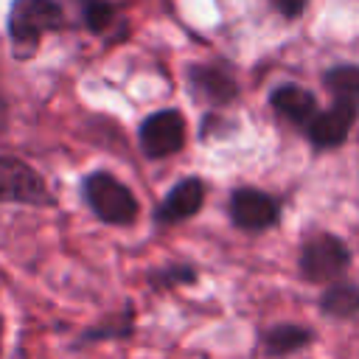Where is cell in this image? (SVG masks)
<instances>
[{
  "mask_svg": "<svg viewBox=\"0 0 359 359\" xmlns=\"http://www.w3.org/2000/svg\"><path fill=\"white\" fill-rule=\"evenodd\" d=\"M65 25L62 6L56 0H14L8 11V42L17 59H31L42 34Z\"/></svg>",
  "mask_w": 359,
  "mask_h": 359,
  "instance_id": "6da1fadb",
  "label": "cell"
},
{
  "mask_svg": "<svg viewBox=\"0 0 359 359\" xmlns=\"http://www.w3.org/2000/svg\"><path fill=\"white\" fill-rule=\"evenodd\" d=\"M81 196L90 205V210L107 224H132L137 216L135 194L107 171L87 174L81 182Z\"/></svg>",
  "mask_w": 359,
  "mask_h": 359,
  "instance_id": "7a4b0ae2",
  "label": "cell"
},
{
  "mask_svg": "<svg viewBox=\"0 0 359 359\" xmlns=\"http://www.w3.org/2000/svg\"><path fill=\"white\" fill-rule=\"evenodd\" d=\"M0 202L48 208L53 205V194L42 180V174L31 168L25 160L0 154Z\"/></svg>",
  "mask_w": 359,
  "mask_h": 359,
  "instance_id": "3957f363",
  "label": "cell"
},
{
  "mask_svg": "<svg viewBox=\"0 0 359 359\" xmlns=\"http://www.w3.org/2000/svg\"><path fill=\"white\" fill-rule=\"evenodd\" d=\"M351 255L342 238L331 236V233H320L314 238H309L303 244L300 252V269L309 280H334L342 275V269L348 266Z\"/></svg>",
  "mask_w": 359,
  "mask_h": 359,
  "instance_id": "277c9868",
  "label": "cell"
},
{
  "mask_svg": "<svg viewBox=\"0 0 359 359\" xmlns=\"http://www.w3.org/2000/svg\"><path fill=\"white\" fill-rule=\"evenodd\" d=\"M182 143H185V121L177 109H160L140 123V146L154 160L180 151Z\"/></svg>",
  "mask_w": 359,
  "mask_h": 359,
  "instance_id": "5b68a950",
  "label": "cell"
},
{
  "mask_svg": "<svg viewBox=\"0 0 359 359\" xmlns=\"http://www.w3.org/2000/svg\"><path fill=\"white\" fill-rule=\"evenodd\" d=\"M230 216L241 230H266L278 222V199L258 188H238L230 196Z\"/></svg>",
  "mask_w": 359,
  "mask_h": 359,
  "instance_id": "8992f818",
  "label": "cell"
},
{
  "mask_svg": "<svg viewBox=\"0 0 359 359\" xmlns=\"http://www.w3.org/2000/svg\"><path fill=\"white\" fill-rule=\"evenodd\" d=\"M356 112H359V104H351V101H334L328 109L317 112L306 126L311 143L320 149L339 146L348 137V132L356 121Z\"/></svg>",
  "mask_w": 359,
  "mask_h": 359,
  "instance_id": "52a82bcc",
  "label": "cell"
},
{
  "mask_svg": "<svg viewBox=\"0 0 359 359\" xmlns=\"http://www.w3.org/2000/svg\"><path fill=\"white\" fill-rule=\"evenodd\" d=\"M202 199H205V185H202V180L188 177V180H182L180 185H174V188L168 191V196L160 202V208H157V222L171 224V222L191 219V216L202 208Z\"/></svg>",
  "mask_w": 359,
  "mask_h": 359,
  "instance_id": "ba28073f",
  "label": "cell"
},
{
  "mask_svg": "<svg viewBox=\"0 0 359 359\" xmlns=\"http://www.w3.org/2000/svg\"><path fill=\"white\" fill-rule=\"evenodd\" d=\"M269 104L275 107V112H280L286 121L292 123H306L317 115V101L309 90L297 87V84H280L272 95H269Z\"/></svg>",
  "mask_w": 359,
  "mask_h": 359,
  "instance_id": "9c48e42d",
  "label": "cell"
},
{
  "mask_svg": "<svg viewBox=\"0 0 359 359\" xmlns=\"http://www.w3.org/2000/svg\"><path fill=\"white\" fill-rule=\"evenodd\" d=\"M191 84L210 104H224L236 95V81L224 70H216V67H194L191 70Z\"/></svg>",
  "mask_w": 359,
  "mask_h": 359,
  "instance_id": "30bf717a",
  "label": "cell"
},
{
  "mask_svg": "<svg viewBox=\"0 0 359 359\" xmlns=\"http://www.w3.org/2000/svg\"><path fill=\"white\" fill-rule=\"evenodd\" d=\"M309 342H311V331L300 328V325H275L264 334V345L272 356H286Z\"/></svg>",
  "mask_w": 359,
  "mask_h": 359,
  "instance_id": "8fae6325",
  "label": "cell"
},
{
  "mask_svg": "<svg viewBox=\"0 0 359 359\" xmlns=\"http://www.w3.org/2000/svg\"><path fill=\"white\" fill-rule=\"evenodd\" d=\"M320 306L331 317H353L359 314V289L353 283H334L323 292Z\"/></svg>",
  "mask_w": 359,
  "mask_h": 359,
  "instance_id": "7c38bea8",
  "label": "cell"
},
{
  "mask_svg": "<svg viewBox=\"0 0 359 359\" xmlns=\"http://www.w3.org/2000/svg\"><path fill=\"white\" fill-rule=\"evenodd\" d=\"M325 87L334 93V101H351L359 104V67L339 65L325 73Z\"/></svg>",
  "mask_w": 359,
  "mask_h": 359,
  "instance_id": "4fadbf2b",
  "label": "cell"
},
{
  "mask_svg": "<svg viewBox=\"0 0 359 359\" xmlns=\"http://www.w3.org/2000/svg\"><path fill=\"white\" fill-rule=\"evenodd\" d=\"M112 17H115V11H112V6L104 3V0H90V3L84 6V22H87L90 31H104V28L112 22Z\"/></svg>",
  "mask_w": 359,
  "mask_h": 359,
  "instance_id": "5bb4252c",
  "label": "cell"
},
{
  "mask_svg": "<svg viewBox=\"0 0 359 359\" xmlns=\"http://www.w3.org/2000/svg\"><path fill=\"white\" fill-rule=\"evenodd\" d=\"M309 0H272V6L283 14V17H297L303 8H306Z\"/></svg>",
  "mask_w": 359,
  "mask_h": 359,
  "instance_id": "9a60e30c",
  "label": "cell"
},
{
  "mask_svg": "<svg viewBox=\"0 0 359 359\" xmlns=\"http://www.w3.org/2000/svg\"><path fill=\"white\" fill-rule=\"evenodd\" d=\"M0 334H3V317H0Z\"/></svg>",
  "mask_w": 359,
  "mask_h": 359,
  "instance_id": "2e32d148",
  "label": "cell"
}]
</instances>
